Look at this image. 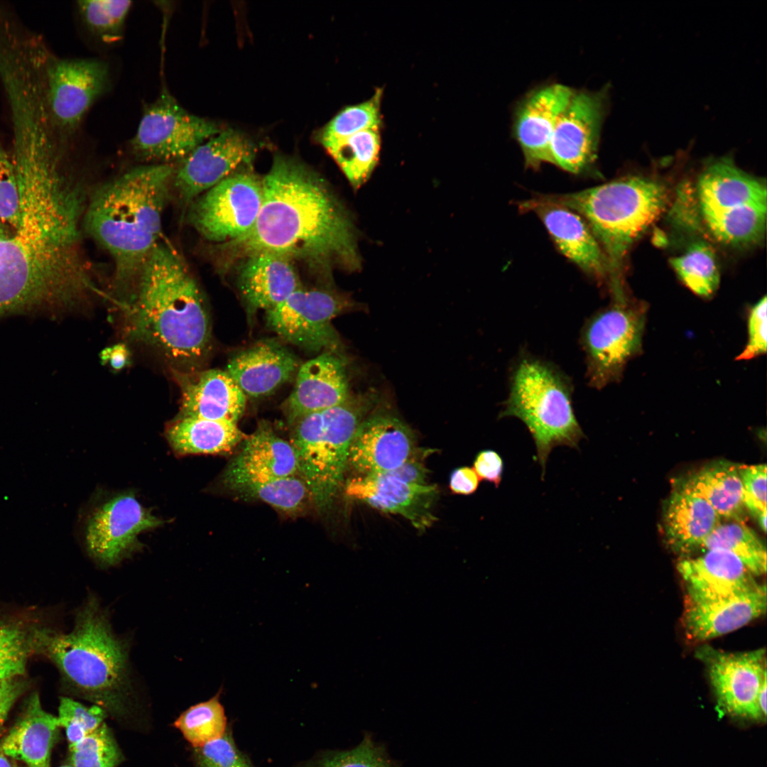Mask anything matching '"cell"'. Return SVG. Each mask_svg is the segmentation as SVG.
Returning <instances> with one entry per match:
<instances>
[{"instance_id": "cell-5", "label": "cell", "mask_w": 767, "mask_h": 767, "mask_svg": "<svg viewBox=\"0 0 767 767\" xmlns=\"http://www.w3.org/2000/svg\"><path fill=\"white\" fill-rule=\"evenodd\" d=\"M36 638V648L80 695L113 715L126 713L132 690L128 648L95 597L79 610L72 631L37 629Z\"/></svg>"}, {"instance_id": "cell-29", "label": "cell", "mask_w": 767, "mask_h": 767, "mask_svg": "<svg viewBox=\"0 0 767 767\" xmlns=\"http://www.w3.org/2000/svg\"><path fill=\"white\" fill-rule=\"evenodd\" d=\"M239 275V290L254 309L269 310L300 288L293 261L261 252L244 259Z\"/></svg>"}, {"instance_id": "cell-55", "label": "cell", "mask_w": 767, "mask_h": 767, "mask_svg": "<svg viewBox=\"0 0 767 767\" xmlns=\"http://www.w3.org/2000/svg\"><path fill=\"white\" fill-rule=\"evenodd\" d=\"M12 232H11L9 231V228L6 227L4 224H2L0 222V241L3 240V239H5L8 238L9 236H10L11 235V234H12Z\"/></svg>"}, {"instance_id": "cell-21", "label": "cell", "mask_w": 767, "mask_h": 767, "mask_svg": "<svg viewBox=\"0 0 767 767\" xmlns=\"http://www.w3.org/2000/svg\"><path fill=\"white\" fill-rule=\"evenodd\" d=\"M533 212L543 223L558 250L599 283L608 281L605 255L585 220L575 211L548 201L540 195L518 205Z\"/></svg>"}, {"instance_id": "cell-25", "label": "cell", "mask_w": 767, "mask_h": 767, "mask_svg": "<svg viewBox=\"0 0 767 767\" xmlns=\"http://www.w3.org/2000/svg\"><path fill=\"white\" fill-rule=\"evenodd\" d=\"M180 389V414L237 424L246 396L226 371H175Z\"/></svg>"}, {"instance_id": "cell-2", "label": "cell", "mask_w": 767, "mask_h": 767, "mask_svg": "<svg viewBox=\"0 0 767 767\" xmlns=\"http://www.w3.org/2000/svg\"><path fill=\"white\" fill-rule=\"evenodd\" d=\"M263 200L253 227L217 247L230 261L261 252L303 261L329 273L361 266L355 229L324 180L297 159L277 155L262 179Z\"/></svg>"}, {"instance_id": "cell-8", "label": "cell", "mask_w": 767, "mask_h": 767, "mask_svg": "<svg viewBox=\"0 0 767 767\" xmlns=\"http://www.w3.org/2000/svg\"><path fill=\"white\" fill-rule=\"evenodd\" d=\"M375 399L372 392L350 394L343 403L306 415L293 424L290 442L298 476L320 512L331 507L343 484L352 440Z\"/></svg>"}, {"instance_id": "cell-44", "label": "cell", "mask_w": 767, "mask_h": 767, "mask_svg": "<svg viewBox=\"0 0 767 767\" xmlns=\"http://www.w3.org/2000/svg\"><path fill=\"white\" fill-rule=\"evenodd\" d=\"M107 712L98 705L86 707L68 697H62L58 708L60 727H64L70 745L74 744L99 727Z\"/></svg>"}, {"instance_id": "cell-51", "label": "cell", "mask_w": 767, "mask_h": 767, "mask_svg": "<svg viewBox=\"0 0 767 767\" xmlns=\"http://www.w3.org/2000/svg\"><path fill=\"white\" fill-rule=\"evenodd\" d=\"M480 479L473 468L462 467L451 474L450 488L456 494L469 495L478 489Z\"/></svg>"}, {"instance_id": "cell-49", "label": "cell", "mask_w": 767, "mask_h": 767, "mask_svg": "<svg viewBox=\"0 0 767 767\" xmlns=\"http://www.w3.org/2000/svg\"><path fill=\"white\" fill-rule=\"evenodd\" d=\"M473 469L480 480L484 479L492 483L497 488L501 482L503 476V459L494 450H482L474 459Z\"/></svg>"}, {"instance_id": "cell-1", "label": "cell", "mask_w": 767, "mask_h": 767, "mask_svg": "<svg viewBox=\"0 0 767 767\" xmlns=\"http://www.w3.org/2000/svg\"><path fill=\"white\" fill-rule=\"evenodd\" d=\"M12 158L21 215L11 235L0 241V318L58 317L94 290L82 245L85 194L62 170L46 136L15 139Z\"/></svg>"}, {"instance_id": "cell-27", "label": "cell", "mask_w": 767, "mask_h": 767, "mask_svg": "<svg viewBox=\"0 0 767 767\" xmlns=\"http://www.w3.org/2000/svg\"><path fill=\"white\" fill-rule=\"evenodd\" d=\"M720 523V517L705 499L682 479L675 482L663 512L665 537L673 550L685 555L700 550Z\"/></svg>"}, {"instance_id": "cell-24", "label": "cell", "mask_w": 767, "mask_h": 767, "mask_svg": "<svg viewBox=\"0 0 767 767\" xmlns=\"http://www.w3.org/2000/svg\"><path fill=\"white\" fill-rule=\"evenodd\" d=\"M702 552L697 556L684 557L677 565L686 586V599L735 596L760 585L755 581V575L732 553L723 549Z\"/></svg>"}, {"instance_id": "cell-39", "label": "cell", "mask_w": 767, "mask_h": 767, "mask_svg": "<svg viewBox=\"0 0 767 767\" xmlns=\"http://www.w3.org/2000/svg\"><path fill=\"white\" fill-rule=\"evenodd\" d=\"M220 695L221 690L208 700L190 707L174 723L195 748L222 736L228 729Z\"/></svg>"}, {"instance_id": "cell-6", "label": "cell", "mask_w": 767, "mask_h": 767, "mask_svg": "<svg viewBox=\"0 0 767 767\" xmlns=\"http://www.w3.org/2000/svg\"><path fill=\"white\" fill-rule=\"evenodd\" d=\"M543 198L579 214L597 239L607 261L612 295L624 291L623 266L633 244L665 210L668 191L657 180L624 177L578 192Z\"/></svg>"}, {"instance_id": "cell-34", "label": "cell", "mask_w": 767, "mask_h": 767, "mask_svg": "<svg viewBox=\"0 0 767 767\" xmlns=\"http://www.w3.org/2000/svg\"><path fill=\"white\" fill-rule=\"evenodd\" d=\"M232 463L256 474L273 477L298 475V464L290 442L279 437L270 425L261 422L243 440Z\"/></svg>"}, {"instance_id": "cell-31", "label": "cell", "mask_w": 767, "mask_h": 767, "mask_svg": "<svg viewBox=\"0 0 767 767\" xmlns=\"http://www.w3.org/2000/svg\"><path fill=\"white\" fill-rule=\"evenodd\" d=\"M24 710L0 743V749L29 767H49L51 749L60 727L58 717L43 709L37 694L29 697Z\"/></svg>"}, {"instance_id": "cell-42", "label": "cell", "mask_w": 767, "mask_h": 767, "mask_svg": "<svg viewBox=\"0 0 767 767\" xmlns=\"http://www.w3.org/2000/svg\"><path fill=\"white\" fill-rule=\"evenodd\" d=\"M130 1L88 0L77 1L80 17L87 29L105 43L121 38Z\"/></svg>"}, {"instance_id": "cell-41", "label": "cell", "mask_w": 767, "mask_h": 767, "mask_svg": "<svg viewBox=\"0 0 767 767\" xmlns=\"http://www.w3.org/2000/svg\"><path fill=\"white\" fill-rule=\"evenodd\" d=\"M36 629L16 621L0 620V682L20 678L36 649Z\"/></svg>"}, {"instance_id": "cell-43", "label": "cell", "mask_w": 767, "mask_h": 767, "mask_svg": "<svg viewBox=\"0 0 767 767\" xmlns=\"http://www.w3.org/2000/svg\"><path fill=\"white\" fill-rule=\"evenodd\" d=\"M69 748L72 767H116L121 761L119 746L104 723Z\"/></svg>"}, {"instance_id": "cell-17", "label": "cell", "mask_w": 767, "mask_h": 767, "mask_svg": "<svg viewBox=\"0 0 767 767\" xmlns=\"http://www.w3.org/2000/svg\"><path fill=\"white\" fill-rule=\"evenodd\" d=\"M696 653L706 665L717 701L727 712L754 719L763 717L758 699L766 680L764 649L728 653L703 646Z\"/></svg>"}, {"instance_id": "cell-28", "label": "cell", "mask_w": 767, "mask_h": 767, "mask_svg": "<svg viewBox=\"0 0 767 767\" xmlns=\"http://www.w3.org/2000/svg\"><path fill=\"white\" fill-rule=\"evenodd\" d=\"M298 369V361L288 349L265 340L235 354L226 371L246 396L257 398L273 392Z\"/></svg>"}, {"instance_id": "cell-10", "label": "cell", "mask_w": 767, "mask_h": 767, "mask_svg": "<svg viewBox=\"0 0 767 767\" xmlns=\"http://www.w3.org/2000/svg\"><path fill=\"white\" fill-rule=\"evenodd\" d=\"M646 308L626 295L612 297L609 305L584 324L580 344L589 386L600 389L620 380L625 366L641 349Z\"/></svg>"}, {"instance_id": "cell-20", "label": "cell", "mask_w": 767, "mask_h": 767, "mask_svg": "<svg viewBox=\"0 0 767 767\" xmlns=\"http://www.w3.org/2000/svg\"><path fill=\"white\" fill-rule=\"evenodd\" d=\"M420 451L410 428L388 413L367 415L352 440L348 465L359 476L394 469Z\"/></svg>"}, {"instance_id": "cell-33", "label": "cell", "mask_w": 767, "mask_h": 767, "mask_svg": "<svg viewBox=\"0 0 767 767\" xmlns=\"http://www.w3.org/2000/svg\"><path fill=\"white\" fill-rule=\"evenodd\" d=\"M167 439L178 453L223 454L246 437L237 424L179 415L166 430Z\"/></svg>"}, {"instance_id": "cell-18", "label": "cell", "mask_w": 767, "mask_h": 767, "mask_svg": "<svg viewBox=\"0 0 767 767\" xmlns=\"http://www.w3.org/2000/svg\"><path fill=\"white\" fill-rule=\"evenodd\" d=\"M163 522L131 494L117 496L102 506L88 521L85 543L103 565H114L135 545L137 535Z\"/></svg>"}, {"instance_id": "cell-46", "label": "cell", "mask_w": 767, "mask_h": 767, "mask_svg": "<svg viewBox=\"0 0 767 767\" xmlns=\"http://www.w3.org/2000/svg\"><path fill=\"white\" fill-rule=\"evenodd\" d=\"M739 472L744 489L745 508L756 519L761 530L766 533V464H739Z\"/></svg>"}, {"instance_id": "cell-56", "label": "cell", "mask_w": 767, "mask_h": 767, "mask_svg": "<svg viewBox=\"0 0 767 767\" xmlns=\"http://www.w3.org/2000/svg\"><path fill=\"white\" fill-rule=\"evenodd\" d=\"M0 767H15L0 749Z\"/></svg>"}, {"instance_id": "cell-23", "label": "cell", "mask_w": 767, "mask_h": 767, "mask_svg": "<svg viewBox=\"0 0 767 767\" xmlns=\"http://www.w3.org/2000/svg\"><path fill=\"white\" fill-rule=\"evenodd\" d=\"M345 361L326 351L302 364L284 410L290 424L313 412L339 405L350 396Z\"/></svg>"}, {"instance_id": "cell-45", "label": "cell", "mask_w": 767, "mask_h": 767, "mask_svg": "<svg viewBox=\"0 0 767 767\" xmlns=\"http://www.w3.org/2000/svg\"><path fill=\"white\" fill-rule=\"evenodd\" d=\"M21 215L20 192L13 158L0 141V222L16 229Z\"/></svg>"}, {"instance_id": "cell-22", "label": "cell", "mask_w": 767, "mask_h": 767, "mask_svg": "<svg viewBox=\"0 0 767 767\" xmlns=\"http://www.w3.org/2000/svg\"><path fill=\"white\" fill-rule=\"evenodd\" d=\"M346 492L381 511L402 516L420 531L436 520L433 513L438 494L436 485L408 484L382 473L351 479Z\"/></svg>"}, {"instance_id": "cell-54", "label": "cell", "mask_w": 767, "mask_h": 767, "mask_svg": "<svg viewBox=\"0 0 767 767\" xmlns=\"http://www.w3.org/2000/svg\"><path fill=\"white\" fill-rule=\"evenodd\" d=\"M766 680H765L761 686V688L758 695V707L763 717H766Z\"/></svg>"}, {"instance_id": "cell-47", "label": "cell", "mask_w": 767, "mask_h": 767, "mask_svg": "<svg viewBox=\"0 0 767 767\" xmlns=\"http://www.w3.org/2000/svg\"><path fill=\"white\" fill-rule=\"evenodd\" d=\"M241 751L231 729L202 746L195 748V767H239L247 758Z\"/></svg>"}, {"instance_id": "cell-11", "label": "cell", "mask_w": 767, "mask_h": 767, "mask_svg": "<svg viewBox=\"0 0 767 767\" xmlns=\"http://www.w3.org/2000/svg\"><path fill=\"white\" fill-rule=\"evenodd\" d=\"M262 200V180L239 170L197 197L188 207L187 219L206 240L226 243L253 227Z\"/></svg>"}, {"instance_id": "cell-57", "label": "cell", "mask_w": 767, "mask_h": 767, "mask_svg": "<svg viewBox=\"0 0 767 767\" xmlns=\"http://www.w3.org/2000/svg\"><path fill=\"white\" fill-rule=\"evenodd\" d=\"M239 767H254L249 758L246 759Z\"/></svg>"}, {"instance_id": "cell-16", "label": "cell", "mask_w": 767, "mask_h": 767, "mask_svg": "<svg viewBox=\"0 0 767 767\" xmlns=\"http://www.w3.org/2000/svg\"><path fill=\"white\" fill-rule=\"evenodd\" d=\"M256 147L242 133L220 131L197 147L175 170L173 186L183 206L189 205L205 192L250 165Z\"/></svg>"}, {"instance_id": "cell-32", "label": "cell", "mask_w": 767, "mask_h": 767, "mask_svg": "<svg viewBox=\"0 0 767 767\" xmlns=\"http://www.w3.org/2000/svg\"><path fill=\"white\" fill-rule=\"evenodd\" d=\"M739 464L714 461L681 479L705 499L720 518L744 522L746 508Z\"/></svg>"}, {"instance_id": "cell-58", "label": "cell", "mask_w": 767, "mask_h": 767, "mask_svg": "<svg viewBox=\"0 0 767 767\" xmlns=\"http://www.w3.org/2000/svg\"><path fill=\"white\" fill-rule=\"evenodd\" d=\"M4 721H5V719H1V718H0V732H1V730H2V728H3V724H4Z\"/></svg>"}, {"instance_id": "cell-12", "label": "cell", "mask_w": 767, "mask_h": 767, "mask_svg": "<svg viewBox=\"0 0 767 767\" xmlns=\"http://www.w3.org/2000/svg\"><path fill=\"white\" fill-rule=\"evenodd\" d=\"M219 131L216 124L187 112L164 92L145 108L131 146L143 161L169 164L183 161Z\"/></svg>"}, {"instance_id": "cell-37", "label": "cell", "mask_w": 767, "mask_h": 767, "mask_svg": "<svg viewBox=\"0 0 767 767\" xmlns=\"http://www.w3.org/2000/svg\"><path fill=\"white\" fill-rule=\"evenodd\" d=\"M670 262L682 283L695 294L709 297L717 289L719 270L714 252L706 242L698 241L691 244Z\"/></svg>"}, {"instance_id": "cell-19", "label": "cell", "mask_w": 767, "mask_h": 767, "mask_svg": "<svg viewBox=\"0 0 767 767\" xmlns=\"http://www.w3.org/2000/svg\"><path fill=\"white\" fill-rule=\"evenodd\" d=\"M575 91L563 84L548 83L530 90L517 102L512 134L528 168L536 169L543 163H550L549 147L554 129Z\"/></svg>"}, {"instance_id": "cell-36", "label": "cell", "mask_w": 767, "mask_h": 767, "mask_svg": "<svg viewBox=\"0 0 767 767\" xmlns=\"http://www.w3.org/2000/svg\"><path fill=\"white\" fill-rule=\"evenodd\" d=\"M712 549H723L732 553L756 576L766 573V546L743 521L720 523L705 540L700 550Z\"/></svg>"}, {"instance_id": "cell-4", "label": "cell", "mask_w": 767, "mask_h": 767, "mask_svg": "<svg viewBox=\"0 0 767 767\" xmlns=\"http://www.w3.org/2000/svg\"><path fill=\"white\" fill-rule=\"evenodd\" d=\"M175 171L165 163L135 167L101 185L87 202L85 229L111 257L117 287L131 289V295L161 242Z\"/></svg>"}, {"instance_id": "cell-26", "label": "cell", "mask_w": 767, "mask_h": 767, "mask_svg": "<svg viewBox=\"0 0 767 767\" xmlns=\"http://www.w3.org/2000/svg\"><path fill=\"white\" fill-rule=\"evenodd\" d=\"M766 585L744 594L706 600L686 599L682 615L687 638L705 641L746 625L766 612Z\"/></svg>"}, {"instance_id": "cell-30", "label": "cell", "mask_w": 767, "mask_h": 767, "mask_svg": "<svg viewBox=\"0 0 767 767\" xmlns=\"http://www.w3.org/2000/svg\"><path fill=\"white\" fill-rule=\"evenodd\" d=\"M222 483L228 491L239 497L263 501L290 516L301 513L311 502L308 490L298 475L263 476L230 462L223 473Z\"/></svg>"}, {"instance_id": "cell-7", "label": "cell", "mask_w": 767, "mask_h": 767, "mask_svg": "<svg viewBox=\"0 0 767 767\" xmlns=\"http://www.w3.org/2000/svg\"><path fill=\"white\" fill-rule=\"evenodd\" d=\"M572 392L568 376L545 360L523 354L512 367L508 395L499 418L515 417L527 427L542 477L554 447L578 449L584 437L573 410Z\"/></svg>"}, {"instance_id": "cell-38", "label": "cell", "mask_w": 767, "mask_h": 767, "mask_svg": "<svg viewBox=\"0 0 767 767\" xmlns=\"http://www.w3.org/2000/svg\"><path fill=\"white\" fill-rule=\"evenodd\" d=\"M382 94L378 89L368 100L344 107L320 131L319 141L327 151L359 131L381 128Z\"/></svg>"}, {"instance_id": "cell-40", "label": "cell", "mask_w": 767, "mask_h": 767, "mask_svg": "<svg viewBox=\"0 0 767 767\" xmlns=\"http://www.w3.org/2000/svg\"><path fill=\"white\" fill-rule=\"evenodd\" d=\"M294 767H400L384 744L364 733L361 741L347 750H327Z\"/></svg>"}, {"instance_id": "cell-53", "label": "cell", "mask_w": 767, "mask_h": 767, "mask_svg": "<svg viewBox=\"0 0 767 767\" xmlns=\"http://www.w3.org/2000/svg\"><path fill=\"white\" fill-rule=\"evenodd\" d=\"M129 358L130 353L127 347L123 344L109 347L101 353L102 361L109 362L110 366L116 370L123 369L129 363Z\"/></svg>"}, {"instance_id": "cell-9", "label": "cell", "mask_w": 767, "mask_h": 767, "mask_svg": "<svg viewBox=\"0 0 767 767\" xmlns=\"http://www.w3.org/2000/svg\"><path fill=\"white\" fill-rule=\"evenodd\" d=\"M699 215L717 241L731 247L756 244L766 229V187L727 160L707 166L695 190Z\"/></svg>"}, {"instance_id": "cell-59", "label": "cell", "mask_w": 767, "mask_h": 767, "mask_svg": "<svg viewBox=\"0 0 767 767\" xmlns=\"http://www.w3.org/2000/svg\"><path fill=\"white\" fill-rule=\"evenodd\" d=\"M60 767H72V766H60Z\"/></svg>"}, {"instance_id": "cell-48", "label": "cell", "mask_w": 767, "mask_h": 767, "mask_svg": "<svg viewBox=\"0 0 767 767\" xmlns=\"http://www.w3.org/2000/svg\"><path fill=\"white\" fill-rule=\"evenodd\" d=\"M766 296L760 299L751 309L748 317V342L737 359L746 360L766 352Z\"/></svg>"}, {"instance_id": "cell-52", "label": "cell", "mask_w": 767, "mask_h": 767, "mask_svg": "<svg viewBox=\"0 0 767 767\" xmlns=\"http://www.w3.org/2000/svg\"><path fill=\"white\" fill-rule=\"evenodd\" d=\"M25 689L24 682L16 678L0 682V718L6 719L11 707Z\"/></svg>"}, {"instance_id": "cell-35", "label": "cell", "mask_w": 767, "mask_h": 767, "mask_svg": "<svg viewBox=\"0 0 767 767\" xmlns=\"http://www.w3.org/2000/svg\"><path fill=\"white\" fill-rule=\"evenodd\" d=\"M380 129L359 131L327 151L354 189L371 177L379 159Z\"/></svg>"}, {"instance_id": "cell-14", "label": "cell", "mask_w": 767, "mask_h": 767, "mask_svg": "<svg viewBox=\"0 0 767 767\" xmlns=\"http://www.w3.org/2000/svg\"><path fill=\"white\" fill-rule=\"evenodd\" d=\"M45 68V100L51 121L62 131H74L108 90L109 65L96 58H58Z\"/></svg>"}, {"instance_id": "cell-15", "label": "cell", "mask_w": 767, "mask_h": 767, "mask_svg": "<svg viewBox=\"0 0 767 767\" xmlns=\"http://www.w3.org/2000/svg\"><path fill=\"white\" fill-rule=\"evenodd\" d=\"M608 90H575L559 118L549 147L550 163L573 174L589 170L597 159Z\"/></svg>"}, {"instance_id": "cell-3", "label": "cell", "mask_w": 767, "mask_h": 767, "mask_svg": "<svg viewBox=\"0 0 767 767\" xmlns=\"http://www.w3.org/2000/svg\"><path fill=\"white\" fill-rule=\"evenodd\" d=\"M129 332L175 371H190L210 347V317L197 283L181 257L160 242L146 262L127 305Z\"/></svg>"}, {"instance_id": "cell-13", "label": "cell", "mask_w": 767, "mask_h": 767, "mask_svg": "<svg viewBox=\"0 0 767 767\" xmlns=\"http://www.w3.org/2000/svg\"><path fill=\"white\" fill-rule=\"evenodd\" d=\"M348 296L332 290L299 288L266 311L268 327L281 338L309 352H336L339 337L332 325L354 308Z\"/></svg>"}, {"instance_id": "cell-50", "label": "cell", "mask_w": 767, "mask_h": 767, "mask_svg": "<svg viewBox=\"0 0 767 767\" xmlns=\"http://www.w3.org/2000/svg\"><path fill=\"white\" fill-rule=\"evenodd\" d=\"M425 455V452L422 453L420 450L417 455L401 465L386 473L406 483L427 485L428 484L426 479L429 471L421 461V457Z\"/></svg>"}]
</instances>
